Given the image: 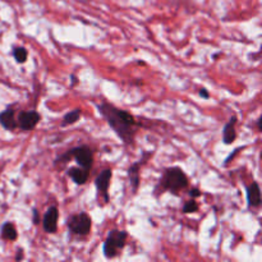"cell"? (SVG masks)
<instances>
[{"label":"cell","mask_w":262,"mask_h":262,"mask_svg":"<svg viewBox=\"0 0 262 262\" xmlns=\"http://www.w3.org/2000/svg\"><path fill=\"white\" fill-rule=\"evenodd\" d=\"M111 177H113V170H111L110 167H107V169H104L101 173L98 174V177H96L95 180V186L98 192H100L104 196L105 201H109V195H107V190H109V186H110V180Z\"/></svg>","instance_id":"obj_8"},{"label":"cell","mask_w":262,"mask_h":262,"mask_svg":"<svg viewBox=\"0 0 262 262\" xmlns=\"http://www.w3.org/2000/svg\"><path fill=\"white\" fill-rule=\"evenodd\" d=\"M199 96H201L202 98H210V94H209V91H207L206 89H201V90H199Z\"/></svg>","instance_id":"obj_19"},{"label":"cell","mask_w":262,"mask_h":262,"mask_svg":"<svg viewBox=\"0 0 262 262\" xmlns=\"http://www.w3.org/2000/svg\"><path fill=\"white\" fill-rule=\"evenodd\" d=\"M16 260H17V261H21V260H23V251L21 250V248H19L18 252H17Z\"/></svg>","instance_id":"obj_21"},{"label":"cell","mask_w":262,"mask_h":262,"mask_svg":"<svg viewBox=\"0 0 262 262\" xmlns=\"http://www.w3.org/2000/svg\"><path fill=\"white\" fill-rule=\"evenodd\" d=\"M70 79H72V83H70V86H72V87L74 85H77V78H76V77L72 76V77H70Z\"/></svg>","instance_id":"obj_23"},{"label":"cell","mask_w":262,"mask_h":262,"mask_svg":"<svg viewBox=\"0 0 262 262\" xmlns=\"http://www.w3.org/2000/svg\"><path fill=\"white\" fill-rule=\"evenodd\" d=\"M66 225H68V229L72 234L79 235V237H85L91 231L92 221L90 215H87L86 212H79V214L70 216Z\"/></svg>","instance_id":"obj_5"},{"label":"cell","mask_w":262,"mask_h":262,"mask_svg":"<svg viewBox=\"0 0 262 262\" xmlns=\"http://www.w3.org/2000/svg\"><path fill=\"white\" fill-rule=\"evenodd\" d=\"M98 110L126 145H132L134 142V137L138 131V123L130 111L118 109L109 102H102L98 105Z\"/></svg>","instance_id":"obj_1"},{"label":"cell","mask_w":262,"mask_h":262,"mask_svg":"<svg viewBox=\"0 0 262 262\" xmlns=\"http://www.w3.org/2000/svg\"><path fill=\"white\" fill-rule=\"evenodd\" d=\"M139 169H141V161H137L132 164L128 169V177H130V184L132 187L133 192H137L139 187Z\"/></svg>","instance_id":"obj_13"},{"label":"cell","mask_w":262,"mask_h":262,"mask_svg":"<svg viewBox=\"0 0 262 262\" xmlns=\"http://www.w3.org/2000/svg\"><path fill=\"white\" fill-rule=\"evenodd\" d=\"M18 237V233H17L16 227L12 224V223H4L3 227H1V238L5 240H16Z\"/></svg>","instance_id":"obj_14"},{"label":"cell","mask_w":262,"mask_h":262,"mask_svg":"<svg viewBox=\"0 0 262 262\" xmlns=\"http://www.w3.org/2000/svg\"><path fill=\"white\" fill-rule=\"evenodd\" d=\"M27 57H29V53H27V50L25 48L17 46V48L13 49V58H14L17 63L23 64L27 60Z\"/></svg>","instance_id":"obj_16"},{"label":"cell","mask_w":262,"mask_h":262,"mask_svg":"<svg viewBox=\"0 0 262 262\" xmlns=\"http://www.w3.org/2000/svg\"><path fill=\"white\" fill-rule=\"evenodd\" d=\"M0 126L6 131H14L17 128L16 111L12 107H6L5 110L0 111Z\"/></svg>","instance_id":"obj_9"},{"label":"cell","mask_w":262,"mask_h":262,"mask_svg":"<svg viewBox=\"0 0 262 262\" xmlns=\"http://www.w3.org/2000/svg\"><path fill=\"white\" fill-rule=\"evenodd\" d=\"M68 175L72 178V180L78 186H83V184L87 183L90 177V170L87 169H83L81 166H72L69 167L68 170Z\"/></svg>","instance_id":"obj_12"},{"label":"cell","mask_w":262,"mask_h":262,"mask_svg":"<svg viewBox=\"0 0 262 262\" xmlns=\"http://www.w3.org/2000/svg\"><path fill=\"white\" fill-rule=\"evenodd\" d=\"M70 159H74L77 161L78 166L91 170L92 164H94V152L90 149L89 146H78V147H73V149L68 150L64 152L63 155L58 156L54 161V165H59L62 163H66Z\"/></svg>","instance_id":"obj_3"},{"label":"cell","mask_w":262,"mask_h":262,"mask_svg":"<svg viewBox=\"0 0 262 262\" xmlns=\"http://www.w3.org/2000/svg\"><path fill=\"white\" fill-rule=\"evenodd\" d=\"M261 122H262V118L260 117L259 119H257V130L259 131H262V127H261Z\"/></svg>","instance_id":"obj_22"},{"label":"cell","mask_w":262,"mask_h":262,"mask_svg":"<svg viewBox=\"0 0 262 262\" xmlns=\"http://www.w3.org/2000/svg\"><path fill=\"white\" fill-rule=\"evenodd\" d=\"M247 202L250 207H260L261 205V190L257 182H252L250 186H247Z\"/></svg>","instance_id":"obj_10"},{"label":"cell","mask_w":262,"mask_h":262,"mask_svg":"<svg viewBox=\"0 0 262 262\" xmlns=\"http://www.w3.org/2000/svg\"><path fill=\"white\" fill-rule=\"evenodd\" d=\"M82 115V111L81 109H74L72 111H68L63 117V122H62V127H66V126H72V124L77 123Z\"/></svg>","instance_id":"obj_15"},{"label":"cell","mask_w":262,"mask_h":262,"mask_svg":"<svg viewBox=\"0 0 262 262\" xmlns=\"http://www.w3.org/2000/svg\"><path fill=\"white\" fill-rule=\"evenodd\" d=\"M32 214H33V224L37 225L38 223H40V218H38V211L36 209H33V212H32Z\"/></svg>","instance_id":"obj_20"},{"label":"cell","mask_w":262,"mask_h":262,"mask_svg":"<svg viewBox=\"0 0 262 262\" xmlns=\"http://www.w3.org/2000/svg\"><path fill=\"white\" fill-rule=\"evenodd\" d=\"M188 187V178L183 169L179 166H173L165 169L161 178V188L164 191L178 195L179 191L186 190Z\"/></svg>","instance_id":"obj_2"},{"label":"cell","mask_w":262,"mask_h":262,"mask_svg":"<svg viewBox=\"0 0 262 262\" xmlns=\"http://www.w3.org/2000/svg\"><path fill=\"white\" fill-rule=\"evenodd\" d=\"M127 233L123 230L113 229L107 233V237L102 246V252L106 259H114L118 256L120 250H123L127 242Z\"/></svg>","instance_id":"obj_4"},{"label":"cell","mask_w":262,"mask_h":262,"mask_svg":"<svg viewBox=\"0 0 262 262\" xmlns=\"http://www.w3.org/2000/svg\"><path fill=\"white\" fill-rule=\"evenodd\" d=\"M190 196L191 198H196V197L201 196V191H199L198 188H192V190L190 191Z\"/></svg>","instance_id":"obj_18"},{"label":"cell","mask_w":262,"mask_h":262,"mask_svg":"<svg viewBox=\"0 0 262 262\" xmlns=\"http://www.w3.org/2000/svg\"><path fill=\"white\" fill-rule=\"evenodd\" d=\"M198 211V205L195 201V198H191L190 201H187L183 206V212L184 214H192V212Z\"/></svg>","instance_id":"obj_17"},{"label":"cell","mask_w":262,"mask_h":262,"mask_svg":"<svg viewBox=\"0 0 262 262\" xmlns=\"http://www.w3.org/2000/svg\"><path fill=\"white\" fill-rule=\"evenodd\" d=\"M58 219H59L58 207H55V206L49 207L48 211L45 212L44 218H42V227H44V230L46 233L54 234L58 230Z\"/></svg>","instance_id":"obj_7"},{"label":"cell","mask_w":262,"mask_h":262,"mask_svg":"<svg viewBox=\"0 0 262 262\" xmlns=\"http://www.w3.org/2000/svg\"><path fill=\"white\" fill-rule=\"evenodd\" d=\"M235 124H237V117H231L223 130V142L225 145H231L237 138V131H235Z\"/></svg>","instance_id":"obj_11"},{"label":"cell","mask_w":262,"mask_h":262,"mask_svg":"<svg viewBox=\"0 0 262 262\" xmlns=\"http://www.w3.org/2000/svg\"><path fill=\"white\" fill-rule=\"evenodd\" d=\"M41 115L36 110L21 111L17 117V126L22 131H32L40 122Z\"/></svg>","instance_id":"obj_6"}]
</instances>
